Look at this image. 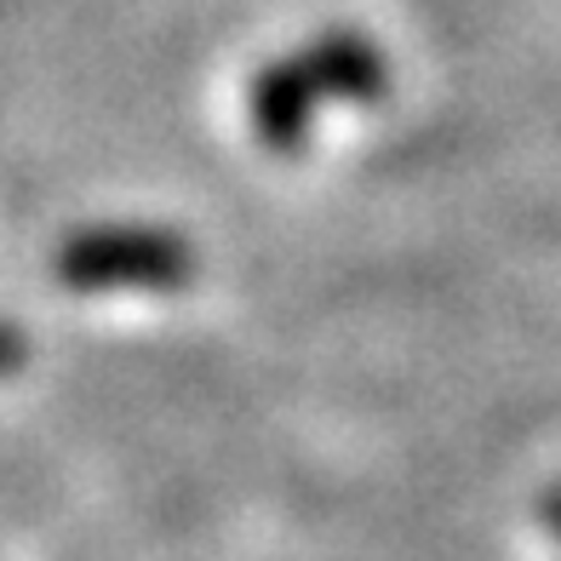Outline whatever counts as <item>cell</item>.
Wrapping results in <instances>:
<instances>
[{
	"label": "cell",
	"instance_id": "1",
	"mask_svg": "<svg viewBox=\"0 0 561 561\" xmlns=\"http://www.w3.org/2000/svg\"><path fill=\"white\" fill-rule=\"evenodd\" d=\"M385 92H390V64L373 35L321 30L310 46L264 64L247 81V126L264 149L293 156V149L310 144L316 110L327 98H339V104H373Z\"/></svg>",
	"mask_w": 561,
	"mask_h": 561
},
{
	"label": "cell",
	"instance_id": "2",
	"mask_svg": "<svg viewBox=\"0 0 561 561\" xmlns=\"http://www.w3.org/2000/svg\"><path fill=\"white\" fill-rule=\"evenodd\" d=\"M58 280L75 293H115V287H149V293H178L190 287L201 259L195 241L178 229L156 224H92L75 229L53 259Z\"/></svg>",
	"mask_w": 561,
	"mask_h": 561
},
{
	"label": "cell",
	"instance_id": "3",
	"mask_svg": "<svg viewBox=\"0 0 561 561\" xmlns=\"http://www.w3.org/2000/svg\"><path fill=\"white\" fill-rule=\"evenodd\" d=\"M23 362H30V344H23V333L0 316V373H18Z\"/></svg>",
	"mask_w": 561,
	"mask_h": 561
},
{
	"label": "cell",
	"instance_id": "4",
	"mask_svg": "<svg viewBox=\"0 0 561 561\" xmlns=\"http://www.w3.org/2000/svg\"><path fill=\"white\" fill-rule=\"evenodd\" d=\"M539 516H545V527H550L556 539H561V488H550V493H545V504H539Z\"/></svg>",
	"mask_w": 561,
	"mask_h": 561
}]
</instances>
